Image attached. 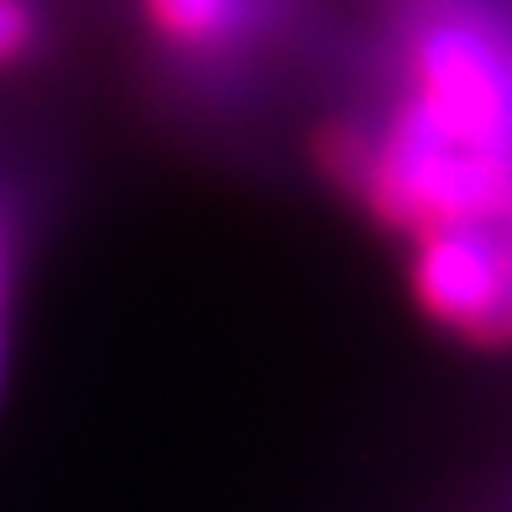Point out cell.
I'll use <instances>...</instances> for the list:
<instances>
[{
    "label": "cell",
    "instance_id": "cell-1",
    "mask_svg": "<svg viewBox=\"0 0 512 512\" xmlns=\"http://www.w3.org/2000/svg\"><path fill=\"white\" fill-rule=\"evenodd\" d=\"M377 225L418 236L512 215V53L471 16H429L403 53V100L345 183Z\"/></svg>",
    "mask_w": 512,
    "mask_h": 512
},
{
    "label": "cell",
    "instance_id": "cell-2",
    "mask_svg": "<svg viewBox=\"0 0 512 512\" xmlns=\"http://www.w3.org/2000/svg\"><path fill=\"white\" fill-rule=\"evenodd\" d=\"M408 241V293L418 314L481 351L512 345V215L429 225Z\"/></svg>",
    "mask_w": 512,
    "mask_h": 512
},
{
    "label": "cell",
    "instance_id": "cell-3",
    "mask_svg": "<svg viewBox=\"0 0 512 512\" xmlns=\"http://www.w3.org/2000/svg\"><path fill=\"white\" fill-rule=\"evenodd\" d=\"M162 53L215 63L267 27V0H136Z\"/></svg>",
    "mask_w": 512,
    "mask_h": 512
},
{
    "label": "cell",
    "instance_id": "cell-4",
    "mask_svg": "<svg viewBox=\"0 0 512 512\" xmlns=\"http://www.w3.org/2000/svg\"><path fill=\"white\" fill-rule=\"evenodd\" d=\"M42 16L32 0H0V68H16L37 53Z\"/></svg>",
    "mask_w": 512,
    "mask_h": 512
},
{
    "label": "cell",
    "instance_id": "cell-5",
    "mask_svg": "<svg viewBox=\"0 0 512 512\" xmlns=\"http://www.w3.org/2000/svg\"><path fill=\"white\" fill-rule=\"evenodd\" d=\"M11 304H16V225L0 209V398L11 377Z\"/></svg>",
    "mask_w": 512,
    "mask_h": 512
}]
</instances>
